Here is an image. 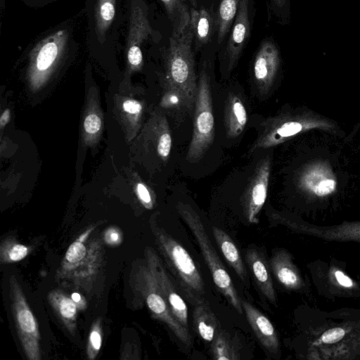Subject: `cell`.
<instances>
[{"label": "cell", "instance_id": "6da1fadb", "mask_svg": "<svg viewBox=\"0 0 360 360\" xmlns=\"http://www.w3.org/2000/svg\"><path fill=\"white\" fill-rule=\"evenodd\" d=\"M305 329L304 358L360 360V309H312Z\"/></svg>", "mask_w": 360, "mask_h": 360}, {"label": "cell", "instance_id": "7a4b0ae2", "mask_svg": "<svg viewBox=\"0 0 360 360\" xmlns=\"http://www.w3.org/2000/svg\"><path fill=\"white\" fill-rule=\"evenodd\" d=\"M193 38L190 12L184 7L177 15L165 50V79L167 85L183 93L191 110L195 106L198 90L192 51Z\"/></svg>", "mask_w": 360, "mask_h": 360}, {"label": "cell", "instance_id": "3957f363", "mask_svg": "<svg viewBox=\"0 0 360 360\" xmlns=\"http://www.w3.org/2000/svg\"><path fill=\"white\" fill-rule=\"evenodd\" d=\"M151 230L166 266L184 296L193 305L205 302L203 279L190 254L163 228L151 224Z\"/></svg>", "mask_w": 360, "mask_h": 360}, {"label": "cell", "instance_id": "277c9868", "mask_svg": "<svg viewBox=\"0 0 360 360\" xmlns=\"http://www.w3.org/2000/svg\"><path fill=\"white\" fill-rule=\"evenodd\" d=\"M176 210L195 238L215 285L227 302L238 313L242 314L243 309L241 300L230 275L210 240L200 217L195 210L186 203L179 202Z\"/></svg>", "mask_w": 360, "mask_h": 360}, {"label": "cell", "instance_id": "5b68a950", "mask_svg": "<svg viewBox=\"0 0 360 360\" xmlns=\"http://www.w3.org/2000/svg\"><path fill=\"white\" fill-rule=\"evenodd\" d=\"M131 281L134 292L138 295V298L146 302L151 316L163 323L181 343L190 347L191 336L189 330L173 316L145 258L135 265Z\"/></svg>", "mask_w": 360, "mask_h": 360}, {"label": "cell", "instance_id": "8992f818", "mask_svg": "<svg viewBox=\"0 0 360 360\" xmlns=\"http://www.w3.org/2000/svg\"><path fill=\"white\" fill-rule=\"evenodd\" d=\"M328 121L306 112H281L264 120L259 126L257 139L249 149L252 154L269 148L288 139L314 128L330 127Z\"/></svg>", "mask_w": 360, "mask_h": 360}, {"label": "cell", "instance_id": "52a82bcc", "mask_svg": "<svg viewBox=\"0 0 360 360\" xmlns=\"http://www.w3.org/2000/svg\"><path fill=\"white\" fill-rule=\"evenodd\" d=\"M193 129L186 160L197 162L212 145L214 135L212 97L210 78L205 71L200 74L194 106Z\"/></svg>", "mask_w": 360, "mask_h": 360}, {"label": "cell", "instance_id": "ba28073f", "mask_svg": "<svg viewBox=\"0 0 360 360\" xmlns=\"http://www.w3.org/2000/svg\"><path fill=\"white\" fill-rule=\"evenodd\" d=\"M122 0H86L89 48H114L124 20Z\"/></svg>", "mask_w": 360, "mask_h": 360}, {"label": "cell", "instance_id": "9c48e42d", "mask_svg": "<svg viewBox=\"0 0 360 360\" xmlns=\"http://www.w3.org/2000/svg\"><path fill=\"white\" fill-rule=\"evenodd\" d=\"M9 297L19 340L28 360L41 359L40 332L37 319L14 275L8 278Z\"/></svg>", "mask_w": 360, "mask_h": 360}, {"label": "cell", "instance_id": "30bf717a", "mask_svg": "<svg viewBox=\"0 0 360 360\" xmlns=\"http://www.w3.org/2000/svg\"><path fill=\"white\" fill-rule=\"evenodd\" d=\"M316 261L308 265L311 278L318 292L324 297H360V283L352 278L338 262Z\"/></svg>", "mask_w": 360, "mask_h": 360}, {"label": "cell", "instance_id": "8fae6325", "mask_svg": "<svg viewBox=\"0 0 360 360\" xmlns=\"http://www.w3.org/2000/svg\"><path fill=\"white\" fill-rule=\"evenodd\" d=\"M129 27L126 43L127 62L133 69L143 63L142 46L153 34L146 6L143 0H129Z\"/></svg>", "mask_w": 360, "mask_h": 360}, {"label": "cell", "instance_id": "7c38bea8", "mask_svg": "<svg viewBox=\"0 0 360 360\" xmlns=\"http://www.w3.org/2000/svg\"><path fill=\"white\" fill-rule=\"evenodd\" d=\"M144 258L157 280L160 291L173 316L182 326L188 330L187 305L178 292L162 261L151 247L146 248Z\"/></svg>", "mask_w": 360, "mask_h": 360}, {"label": "cell", "instance_id": "4fadbf2b", "mask_svg": "<svg viewBox=\"0 0 360 360\" xmlns=\"http://www.w3.org/2000/svg\"><path fill=\"white\" fill-rule=\"evenodd\" d=\"M271 164L269 156H266L260 160L243 196L244 214L251 224L258 223L259 214L267 197Z\"/></svg>", "mask_w": 360, "mask_h": 360}, {"label": "cell", "instance_id": "5bb4252c", "mask_svg": "<svg viewBox=\"0 0 360 360\" xmlns=\"http://www.w3.org/2000/svg\"><path fill=\"white\" fill-rule=\"evenodd\" d=\"M283 224L300 233L326 241L354 242L360 243V221H344L332 226H318L283 217Z\"/></svg>", "mask_w": 360, "mask_h": 360}, {"label": "cell", "instance_id": "9a60e30c", "mask_svg": "<svg viewBox=\"0 0 360 360\" xmlns=\"http://www.w3.org/2000/svg\"><path fill=\"white\" fill-rule=\"evenodd\" d=\"M103 260V251L101 241L98 238L91 239L89 241L86 255L63 282L71 283L76 288H80L89 292L101 271Z\"/></svg>", "mask_w": 360, "mask_h": 360}, {"label": "cell", "instance_id": "2e32d148", "mask_svg": "<svg viewBox=\"0 0 360 360\" xmlns=\"http://www.w3.org/2000/svg\"><path fill=\"white\" fill-rule=\"evenodd\" d=\"M281 64L278 49L271 40L259 46L253 63L254 80L261 94H267L276 77Z\"/></svg>", "mask_w": 360, "mask_h": 360}, {"label": "cell", "instance_id": "e0dca14e", "mask_svg": "<svg viewBox=\"0 0 360 360\" xmlns=\"http://www.w3.org/2000/svg\"><path fill=\"white\" fill-rule=\"evenodd\" d=\"M300 188L311 196L323 198L332 194L337 181L332 170L321 162L307 166L298 178Z\"/></svg>", "mask_w": 360, "mask_h": 360}, {"label": "cell", "instance_id": "ac0fdd59", "mask_svg": "<svg viewBox=\"0 0 360 360\" xmlns=\"http://www.w3.org/2000/svg\"><path fill=\"white\" fill-rule=\"evenodd\" d=\"M270 264L274 276L284 288L298 292L307 290L309 285L287 250L276 251L270 259Z\"/></svg>", "mask_w": 360, "mask_h": 360}, {"label": "cell", "instance_id": "d6986e66", "mask_svg": "<svg viewBox=\"0 0 360 360\" xmlns=\"http://www.w3.org/2000/svg\"><path fill=\"white\" fill-rule=\"evenodd\" d=\"M247 320L258 340L269 352L277 354L280 349L278 334L269 319L250 302L241 300Z\"/></svg>", "mask_w": 360, "mask_h": 360}, {"label": "cell", "instance_id": "ffe728a7", "mask_svg": "<svg viewBox=\"0 0 360 360\" xmlns=\"http://www.w3.org/2000/svg\"><path fill=\"white\" fill-rule=\"evenodd\" d=\"M248 2L249 0H240L227 44L226 53L229 69H232L236 64L250 36Z\"/></svg>", "mask_w": 360, "mask_h": 360}, {"label": "cell", "instance_id": "44dd1931", "mask_svg": "<svg viewBox=\"0 0 360 360\" xmlns=\"http://www.w3.org/2000/svg\"><path fill=\"white\" fill-rule=\"evenodd\" d=\"M48 301L56 316L72 335L77 328L78 307L71 297L59 289L51 290L47 296Z\"/></svg>", "mask_w": 360, "mask_h": 360}, {"label": "cell", "instance_id": "7402d4cb", "mask_svg": "<svg viewBox=\"0 0 360 360\" xmlns=\"http://www.w3.org/2000/svg\"><path fill=\"white\" fill-rule=\"evenodd\" d=\"M94 229V227L88 228L70 244L56 272L57 282H63L86 255L89 248L87 240Z\"/></svg>", "mask_w": 360, "mask_h": 360}, {"label": "cell", "instance_id": "603a6c76", "mask_svg": "<svg viewBox=\"0 0 360 360\" xmlns=\"http://www.w3.org/2000/svg\"><path fill=\"white\" fill-rule=\"evenodd\" d=\"M246 262L261 292L271 303L276 304V292L262 255L256 249H250L246 253Z\"/></svg>", "mask_w": 360, "mask_h": 360}, {"label": "cell", "instance_id": "cb8c5ba5", "mask_svg": "<svg viewBox=\"0 0 360 360\" xmlns=\"http://www.w3.org/2000/svg\"><path fill=\"white\" fill-rule=\"evenodd\" d=\"M248 115L245 107L240 98L236 94H230L224 106V124L226 136L236 138L245 127Z\"/></svg>", "mask_w": 360, "mask_h": 360}, {"label": "cell", "instance_id": "d4e9b609", "mask_svg": "<svg viewBox=\"0 0 360 360\" xmlns=\"http://www.w3.org/2000/svg\"><path fill=\"white\" fill-rule=\"evenodd\" d=\"M214 238L230 266L243 282L247 281L248 274L240 252L231 237L222 229L213 226Z\"/></svg>", "mask_w": 360, "mask_h": 360}, {"label": "cell", "instance_id": "484cf974", "mask_svg": "<svg viewBox=\"0 0 360 360\" xmlns=\"http://www.w3.org/2000/svg\"><path fill=\"white\" fill-rule=\"evenodd\" d=\"M193 327L197 333L207 342H212L218 330V321L205 302L194 305Z\"/></svg>", "mask_w": 360, "mask_h": 360}, {"label": "cell", "instance_id": "4316f807", "mask_svg": "<svg viewBox=\"0 0 360 360\" xmlns=\"http://www.w3.org/2000/svg\"><path fill=\"white\" fill-rule=\"evenodd\" d=\"M211 353L216 360H238L240 354L232 337L225 330L218 329L211 342Z\"/></svg>", "mask_w": 360, "mask_h": 360}, {"label": "cell", "instance_id": "83f0119b", "mask_svg": "<svg viewBox=\"0 0 360 360\" xmlns=\"http://www.w3.org/2000/svg\"><path fill=\"white\" fill-rule=\"evenodd\" d=\"M190 16L194 37L200 44H207L212 32V19L209 12L205 8L192 9Z\"/></svg>", "mask_w": 360, "mask_h": 360}, {"label": "cell", "instance_id": "f1b7e54d", "mask_svg": "<svg viewBox=\"0 0 360 360\" xmlns=\"http://www.w3.org/2000/svg\"><path fill=\"white\" fill-rule=\"evenodd\" d=\"M240 0H221L218 10V41L220 43L229 31L236 18Z\"/></svg>", "mask_w": 360, "mask_h": 360}, {"label": "cell", "instance_id": "f546056e", "mask_svg": "<svg viewBox=\"0 0 360 360\" xmlns=\"http://www.w3.org/2000/svg\"><path fill=\"white\" fill-rule=\"evenodd\" d=\"M30 252V248L19 243L13 237L2 240L0 245V261L1 264H10L23 259Z\"/></svg>", "mask_w": 360, "mask_h": 360}, {"label": "cell", "instance_id": "4dcf8cb0", "mask_svg": "<svg viewBox=\"0 0 360 360\" xmlns=\"http://www.w3.org/2000/svg\"><path fill=\"white\" fill-rule=\"evenodd\" d=\"M167 91L161 102L163 107L174 110L176 115L182 113L184 110L192 111L185 96L181 91L169 85H167Z\"/></svg>", "mask_w": 360, "mask_h": 360}, {"label": "cell", "instance_id": "1f68e13d", "mask_svg": "<svg viewBox=\"0 0 360 360\" xmlns=\"http://www.w3.org/2000/svg\"><path fill=\"white\" fill-rule=\"evenodd\" d=\"M102 319L98 317L91 324L86 345V355L90 360L96 358L102 345Z\"/></svg>", "mask_w": 360, "mask_h": 360}, {"label": "cell", "instance_id": "d6a6232c", "mask_svg": "<svg viewBox=\"0 0 360 360\" xmlns=\"http://www.w3.org/2000/svg\"><path fill=\"white\" fill-rule=\"evenodd\" d=\"M123 237L121 231L115 227L108 228L103 233V240L110 246H117L122 242Z\"/></svg>", "mask_w": 360, "mask_h": 360}, {"label": "cell", "instance_id": "836d02e7", "mask_svg": "<svg viewBox=\"0 0 360 360\" xmlns=\"http://www.w3.org/2000/svg\"><path fill=\"white\" fill-rule=\"evenodd\" d=\"M137 195L144 207L147 209H152L153 207V200L150 193L146 186L139 183L136 186Z\"/></svg>", "mask_w": 360, "mask_h": 360}, {"label": "cell", "instance_id": "e575fe53", "mask_svg": "<svg viewBox=\"0 0 360 360\" xmlns=\"http://www.w3.org/2000/svg\"><path fill=\"white\" fill-rule=\"evenodd\" d=\"M84 127L87 133L96 134L101 129V120L97 115L91 114L86 117Z\"/></svg>", "mask_w": 360, "mask_h": 360}, {"label": "cell", "instance_id": "d590c367", "mask_svg": "<svg viewBox=\"0 0 360 360\" xmlns=\"http://www.w3.org/2000/svg\"><path fill=\"white\" fill-rule=\"evenodd\" d=\"M166 9L167 13L169 16H174L176 13L179 14V11L185 6L184 2L186 0H160Z\"/></svg>", "mask_w": 360, "mask_h": 360}, {"label": "cell", "instance_id": "8d00e7d4", "mask_svg": "<svg viewBox=\"0 0 360 360\" xmlns=\"http://www.w3.org/2000/svg\"><path fill=\"white\" fill-rule=\"evenodd\" d=\"M124 110L130 114H138L141 110V105L135 100H127L123 103Z\"/></svg>", "mask_w": 360, "mask_h": 360}, {"label": "cell", "instance_id": "74e56055", "mask_svg": "<svg viewBox=\"0 0 360 360\" xmlns=\"http://www.w3.org/2000/svg\"><path fill=\"white\" fill-rule=\"evenodd\" d=\"M72 299L76 303L78 309L80 310H84L86 308V301L85 298L78 292H73L71 294Z\"/></svg>", "mask_w": 360, "mask_h": 360}, {"label": "cell", "instance_id": "f35d334b", "mask_svg": "<svg viewBox=\"0 0 360 360\" xmlns=\"http://www.w3.org/2000/svg\"><path fill=\"white\" fill-rule=\"evenodd\" d=\"M27 4L33 6H45L52 1L57 0H24Z\"/></svg>", "mask_w": 360, "mask_h": 360}, {"label": "cell", "instance_id": "ab89813d", "mask_svg": "<svg viewBox=\"0 0 360 360\" xmlns=\"http://www.w3.org/2000/svg\"><path fill=\"white\" fill-rule=\"evenodd\" d=\"M271 2L276 8L283 9L288 6L289 0H271Z\"/></svg>", "mask_w": 360, "mask_h": 360}, {"label": "cell", "instance_id": "60d3db41", "mask_svg": "<svg viewBox=\"0 0 360 360\" xmlns=\"http://www.w3.org/2000/svg\"><path fill=\"white\" fill-rule=\"evenodd\" d=\"M9 118H10V110L8 109H6L4 111V112L2 113L1 116V119H0L1 127H4V125H6L8 123Z\"/></svg>", "mask_w": 360, "mask_h": 360}]
</instances>
